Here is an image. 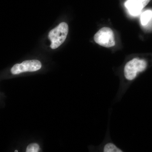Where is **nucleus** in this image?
Segmentation results:
<instances>
[{
	"label": "nucleus",
	"mask_w": 152,
	"mask_h": 152,
	"mask_svg": "<svg viewBox=\"0 0 152 152\" xmlns=\"http://www.w3.org/2000/svg\"><path fill=\"white\" fill-rule=\"evenodd\" d=\"M69 31L67 24L65 22L61 23L58 26L53 29L49 33L48 37L51 42L50 48L56 49L58 48L65 40Z\"/></svg>",
	"instance_id": "obj_2"
},
{
	"label": "nucleus",
	"mask_w": 152,
	"mask_h": 152,
	"mask_svg": "<svg viewBox=\"0 0 152 152\" xmlns=\"http://www.w3.org/2000/svg\"><path fill=\"white\" fill-rule=\"evenodd\" d=\"M124 5L129 13L133 16L139 15L145 7L143 4L139 0H127Z\"/></svg>",
	"instance_id": "obj_5"
},
{
	"label": "nucleus",
	"mask_w": 152,
	"mask_h": 152,
	"mask_svg": "<svg viewBox=\"0 0 152 152\" xmlns=\"http://www.w3.org/2000/svg\"><path fill=\"white\" fill-rule=\"evenodd\" d=\"M141 2L142 4H143L144 7H145L150 2L151 0H139Z\"/></svg>",
	"instance_id": "obj_9"
},
{
	"label": "nucleus",
	"mask_w": 152,
	"mask_h": 152,
	"mask_svg": "<svg viewBox=\"0 0 152 152\" xmlns=\"http://www.w3.org/2000/svg\"><path fill=\"white\" fill-rule=\"evenodd\" d=\"M15 152H18V151H17V150H16V151H15Z\"/></svg>",
	"instance_id": "obj_10"
},
{
	"label": "nucleus",
	"mask_w": 152,
	"mask_h": 152,
	"mask_svg": "<svg viewBox=\"0 0 152 152\" xmlns=\"http://www.w3.org/2000/svg\"><path fill=\"white\" fill-rule=\"evenodd\" d=\"M94 39L96 43L105 48L115 46V41L113 32L108 27L102 28L95 34Z\"/></svg>",
	"instance_id": "obj_3"
},
{
	"label": "nucleus",
	"mask_w": 152,
	"mask_h": 152,
	"mask_svg": "<svg viewBox=\"0 0 152 152\" xmlns=\"http://www.w3.org/2000/svg\"><path fill=\"white\" fill-rule=\"evenodd\" d=\"M42 64L37 60L24 61L20 64L15 65L11 69V72L13 75H17L25 72H35L41 69Z\"/></svg>",
	"instance_id": "obj_4"
},
{
	"label": "nucleus",
	"mask_w": 152,
	"mask_h": 152,
	"mask_svg": "<svg viewBox=\"0 0 152 152\" xmlns=\"http://www.w3.org/2000/svg\"><path fill=\"white\" fill-rule=\"evenodd\" d=\"M152 18V11L147 10L142 13L141 16L140 21L142 26H146Z\"/></svg>",
	"instance_id": "obj_7"
},
{
	"label": "nucleus",
	"mask_w": 152,
	"mask_h": 152,
	"mask_svg": "<svg viewBox=\"0 0 152 152\" xmlns=\"http://www.w3.org/2000/svg\"><path fill=\"white\" fill-rule=\"evenodd\" d=\"M148 64L145 60L134 58L129 61L124 68V76L128 82L134 81L138 75L146 69Z\"/></svg>",
	"instance_id": "obj_1"
},
{
	"label": "nucleus",
	"mask_w": 152,
	"mask_h": 152,
	"mask_svg": "<svg viewBox=\"0 0 152 152\" xmlns=\"http://www.w3.org/2000/svg\"><path fill=\"white\" fill-rule=\"evenodd\" d=\"M40 148L37 144L33 143L29 145L26 149V152H38L39 151Z\"/></svg>",
	"instance_id": "obj_8"
},
{
	"label": "nucleus",
	"mask_w": 152,
	"mask_h": 152,
	"mask_svg": "<svg viewBox=\"0 0 152 152\" xmlns=\"http://www.w3.org/2000/svg\"><path fill=\"white\" fill-rule=\"evenodd\" d=\"M103 151L104 152H122V150L118 148L116 145L112 142H108L103 146Z\"/></svg>",
	"instance_id": "obj_6"
}]
</instances>
